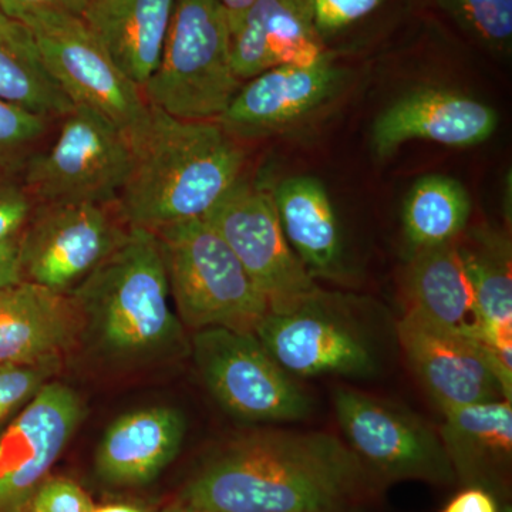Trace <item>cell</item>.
Listing matches in <instances>:
<instances>
[{"label":"cell","mask_w":512,"mask_h":512,"mask_svg":"<svg viewBox=\"0 0 512 512\" xmlns=\"http://www.w3.org/2000/svg\"><path fill=\"white\" fill-rule=\"evenodd\" d=\"M441 512H501V503L494 494L480 487H463Z\"/></svg>","instance_id":"cell-34"},{"label":"cell","mask_w":512,"mask_h":512,"mask_svg":"<svg viewBox=\"0 0 512 512\" xmlns=\"http://www.w3.org/2000/svg\"><path fill=\"white\" fill-rule=\"evenodd\" d=\"M128 229L117 204H37L19 237L23 281L70 295Z\"/></svg>","instance_id":"cell-11"},{"label":"cell","mask_w":512,"mask_h":512,"mask_svg":"<svg viewBox=\"0 0 512 512\" xmlns=\"http://www.w3.org/2000/svg\"><path fill=\"white\" fill-rule=\"evenodd\" d=\"M63 362L37 363L26 366H0V431L33 399L36 394L55 380Z\"/></svg>","instance_id":"cell-29"},{"label":"cell","mask_w":512,"mask_h":512,"mask_svg":"<svg viewBox=\"0 0 512 512\" xmlns=\"http://www.w3.org/2000/svg\"><path fill=\"white\" fill-rule=\"evenodd\" d=\"M55 140L23 165L36 204H116L133 165V146L106 117L74 104Z\"/></svg>","instance_id":"cell-7"},{"label":"cell","mask_w":512,"mask_h":512,"mask_svg":"<svg viewBox=\"0 0 512 512\" xmlns=\"http://www.w3.org/2000/svg\"><path fill=\"white\" fill-rule=\"evenodd\" d=\"M255 335L295 379H373L399 348L397 320L383 305L320 286L289 311L266 313Z\"/></svg>","instance_id":"cell-4"},{"label":"cell","mask_w":512,"mask_h":512,"mask_svg":"<svg viewBox=\"0 0 512 512\" xmlns=\"http://www.w3.org/2000/svg\"><path fill=\"white\" fill-rule=\"evenodd\" d=\"M171 298L185 328L255 333L268 303L221 235L204 218L156 231Z\"/></svg>","instance_id":"cell-6"},{"label":"cell","mask_w":512,"mask_h":512,"mask_svg":"<svg viewBox=\"0 0 512 512\" xmlns=\"http://www.w3.org/2000/svg\"><path fill=\"white\" fill-rule=\"evenodd\" d=\"M439 433L458 483L490 491L500 503L510 494L512 403L470 404L443 413Z\"/></svg>","instance_id":"cell-20"},{"label":"cell","mask_w":512,"mask_h":512,"mask_svg":"<svg viewBox=\"0 0 512 512\" xmlns=\"http://www.w3.org/2000/svg\"><path fill=\"white\" fill-rule=\"evenodd\" d=\"M33 204L20 174L0 171V241L22 232L35 208Z\"/></svg>","instance_id":"cell-32"},{"label":"cell","mask_w":512,"mask_h":512,"mask_svg":"<svg viewBox=\"0 0 512 512\" xmlns=\"http://www.w3.org/2000/svg\"><path fill=\"white\" fill-rule=\"evenodd\" d=\"M474 42L495 56H510L512 0H436Z\"/></svg>","instance_id":"cell-27"},{"label":"cell","mask_w":512,"mask_h":512,"mask_svg":"<svg viewBox=\"0 0 512 512\" xmlns=\"http://www.w3.org/2000/svg\"><path fill=\"white\" fill-rule=\"evenodd\" d=\"M204 220L237 256L269 312L289 311L319 288L289 245L266 188L239 178Z\"/></svg>","instance_id":"cell-12"},{"label":"cell","mask_w":512,"mask_h":512,"mask_svg":"<svg viewBox=\"0 0 512 512\" xmlns=\"http://www.w3.org/2000/svg\"><path fill=\"white\" fill-rule=\"evenodd\" d=\"M0 100L47 120L60 119L73 101L47 70L32 30L0 12Z\"/></svg>","instance_id":"cell-24"},{"label":"cell","mask_w":512,"mask_h":512,"mask_svg":"<svg viewBox=\"0 0 512 512\" xmlns=\"http://www.w3.org/2000/svg\"><path fill=\"white\" fill-rule=\"evenodd\" d=\"M220 0H175L160 60L143 92L175 119L215 121L241 87Z\"/></svg>","instance_id":"cell-5"},{"label":"cell","mask_w":512,"mask_h":512,"mask_svg":"<svg viewBox=\"0 0 512 512\" xmlns=\"http://www.w3.org/2000/svg\"><path fill=\"white\" fill-rule=\"evenodd\" d=\"M333 407L346 446L380 484L457 483L439 430L420 414L346 387L333 393Z\"/></svg>","instance_id":"cell-8"},{"label":"cell","mask_w":512,"mask_h":512,"mask_svg":"<svg viewBox=\"0 0 512 512\" xmlns=\"http://www.w3.org/2000/svg\"><path fill=\"white\" fill-rule=\"evenodd\" d=\"M390 0H311L313 25L323 45L359 29L363 23L375 18Z\"/></svg>","instance_id":"cell-30"},{"label":"cell","mask_w":512,"mask_h":512,"mask_svg":"<svg viewBox=\"0 0 512 512\" xmlns=\"http://www.w3.org/2000/svg\"><path fill=\"white\" fill-rule=\"evenodd\" d=\"M326 52L311 0H255L231 32L232 64L241 82L274 67L315 63Z\"/></svg>","instance_id":"cell-19"},{"label":"cell","mask_w":512,"mask_h":512,"mask_svg":"<svg viewBox=\"0 0 512 512\" xmlns=\"http://www.w3.org/2000/svg\"><path fill=\"white\" fill-rule=\"evenodd\" d=\"M163 512H205V511L192 510V508L184 507V505L178 504L177 501H175L174 504L167 505V507L163 508Z\"/></svg>","instance_id":"cell-38"},{"label":"cell","mask_w":512,"mask_h":512,"mask_svg":"<svg viewBox=\"0 0 512 512\" xmlns=\"http://www.w3.org/2000/svg\"><path fill=\"white\" fill-rule=\"evenodd\" d=\"M382 488L335 434L259 429L205 458L177 503L205 512H350Z\"/></svg>","instance_id":"cell-1"},{"label":"cell","mask_w":512,"mask_h":512,"mask_svg":"<svg viewBox=\"0 0 512 512\" xmlns=\"http://www.w3.org/2000/svg\"><path fill=\"white\" fill-rule=\"evenodd\" d=\"M93 500L72 478L49 476L37 487L26 512H90Z\"/></svg>","instance_id":"cell-31"},{"label":"cell","mask_w":512,"mask_h":512,"mask_svg":"<svg viewBox=\"0 0 512 512\" xmlns=\"http://www.w3.org/2000/svg\"><path fill=\"white\" fill-rule=\"evenodd\" d=\"M244 163L238 141L215 121L175 119L151 107L117 208L128 227L153 232L205 218L242 177Z\"/></svg>","instance_id":"cell-3"},{"label":"cell","mask_w":512,"mask_h":512,"mask_svg":"<svg viewBox=\"0 0 512 512\" xmlns=\"http://www.w3.org/2000/svg\"><path fill=\"white\" fill-rule=\"evenodd\" d=\"M80 345L72 296L22 281L0 291V366L53 362Z\"/></svg>","instance_id":"cell-18"},{"label":"cell","mask_w":512,"mask_h":512,"mask_svg":"<svg viewBox=\"0 0 512 512\" xmlns=\"http://www.w3.org/2000/svg\"><path fill=\"white\" fill-rule=\"evenodd\" d=\"M90 512H163V510H154V508L144 507V505L140 504L107 503L94 504Z\"/></svg>","instance_id":"cell-37"},{"label":"cell","mask_w":512,"mask_h":512,"mask_svg":"<svg viewBox=\"0 0 512 512\" xmlns=\"http://www.w3.org/2000/svg\"><path fill=\"white\" fill-rule=\"evenodd\" d=\"M404 301V313L421 322L471 339L483 336V318L456 241L413 252Z\"/></svg>","instance_id":"cell-21"},{"label":"cell","mask_w":512,"mask_h":512,"mask_svg":"<svg viewBox=\"0 0 512 512\" xmlns=\"http://www.w3.org/2000/svg\"><path fill=\"white\" fill-rule=\"evenodd\" d=\"M220 2L224 6L225 12H227L229 28L232 32L242 16L254 5L255 0H220Z\"/></svg>","instance_id":"cell-36"},{"label":"cell","mask_w":512,"mask_h":512,"mask_svg":"<svg viewBox=\"0 0 512 512\" xmlns=\"http://www.w3.org/2000/svg\"><path fill=\"white\" fill-rule=\"evenodd\" d=\"M47 70L73 104L106 117L138 143L150 126L151 106L136 83L117 66L82 18L37 13L23 19Z\"/></svg>","instance_id":"cell-10"},{"label":"cell","mask_w":512,"mask_h":512,"mask_svg":"<svg viewBox=\"0 0 512 512\" xmlns=\"http://www.w3.org/2000/svg\"><path fill=\"white\" fill-rule=\"evenodd\" d=\"M269 191L285 237L312 278L340 281L346 275L342 229L322 181L296 175Z\"/></svg>","instance_id":"cell-22"},{"label":"cell","mask_w":512,"mask_h":512,"mask_svg":"<svg viewBox=\"0 0 512 512\" xmlns=\"http://www.w3.org/2000/svg\"><path fill=\"white\" fill-rule=\"evenodd\" d=\"M191 355L215 402L248 423H288L313 413L298 379L269 355L255 333L208 328L194 332Z\"/></svg>","instance_id":"cell-9"},{"label":"cell","mask_w":512,"mask_h":512,"mask_svg":"<svg viewBox=\"0 0 512 512\" xmlns=\"http://www.w3.org/2000/svg\"><path fill=\"white\" fill-rule=\"evenodd\" d=\"M50 120L0 100V171L22 174Z\"/></svg>","instance_id":"cell-28"},{"label":"cell","mask_w":512,"mask_h":512,"mask_svg":"<svg viewBox=\"0 0 512 512\" xmlns=\"http://www.w3.org/2000/svg\"><path fill=\"white\" fill-rule=\"evenodd\" d=\"M346 80L330 50L312 64L274 67L242 82L215 123L237 141L271 137L322 109Z\"/></svg>","instance_id":"cell-14"},{"label":"cell","mask_w":512,"mask_h":512,"mask_svg":"<svg viewBox=\"0 0 512 512\" xmlns=\"http://www.w3.org/2000/svg\"><path fill=\"white\" fill-rule=\"evenodd\" d=\"M80 345L123 367L154 365L191 352L171 309L170 285L156 232L130 227L119 247L72 293Z\"/></svg>","instance_id":"cell-2"},{"label":"cell","mask_w":512,"mask_h":512,"mask_svg":"<svg viewBox=\"0 0 512 512\" xmlns=\"http://www.w3.org/2000/svg\"><path fill=\"white\" fill-rule=\"evenodd\" d=\"M175 0H87L82 19L140 89L156 70Z\"/></svg>","instance_id":"cell-23"},{"label":"cell","mask_w":512,"mask_h":512,"mask_svg":"<svg viewBox=\"0 0 512 512\" xmlns=\"http://www.w3.org/2000/svg\"><path fill=\"white\" fill-rule=\"evenodd\" d=\"M470 195L447 175H426L413 185L403 210L404 235L414 251L457 241L470 221Z\"/></svg>","instance_id":"cell-26"},{"label":"cell","mask_w":512,"mask_h":512,"mask_svg":"<svg viewBox=\"0 0 512 512\" xmlns=\"http://www.w3.org/2000/svg\"><path fill=\"white\" fill-rule=\"evenodd\" d=\"M350 512H360V511H350Z\"/></svg>","instance_id":"cell-39"},{"label":"cell","mask_w":512,"mask_h":512,"mask_svg":"<svg viewBox=\"0 0 512 512\" xmlns=\"http://www.w3.org/2000/svg\"><path fill=\"white\" fill-rule=\"evenodd\" d=\"M456 242L483 318L481 342L512 345L510 241L500 232L483 227Z\"/></svg>","instance_id":"cell-25"},{"label":"cell","mask_w":512,"mask_h":512,"mask_svg":"<svg viewBox=\"0 0 512 512\" xmlns=\"http://www.w3.org/2000/svg\"><path fill=\"white\" fill-rule=\"evenodd\" d=\"M397 343L441 413L470 404L511 402L480 340L404 313L397 320Z\"/></svg>","instance_id":"cell-15"},{"label":"cell","mask_w":512,"mask_h":512,"mask_svg":"<svg viewBox=\"0 0 512 512\" xmlns=\"http://www.w3.org/2000/svg\"><path fill=\"white\" fill-rule=\"evenodd\" d=\"M84 416L80 394L52 380L0 431V512H26Z\"/></svg>","instance_id":"cell-13"},{"label":"cell","mask_w":512,"mask_h":512,"mask_svg":"<svg viewBox=\"0 0 512 512\" xmlns=\"http://www.w3.org/2000/svg\"><path fill=\"white\" fill-rule=\"evenodd\" d=\"M498 123V113L490 104L453 90L426 87L400 97L379 114L372 144L379 157L390 156L413 140L474 147L490 140Z\"/></svg>","instance_id":"cell-16"},{"label":"cell","mask_w":512,"mask_h":512,"mask_svg":"<svg viewBox=\"0 0 512 512\" xmlns=\"http://www.w3.org/2000/svg\"><path fill=\"white\" fill-rule=\"evenodd\" d=\"M19 235L0 241V291L23 281Z\"/></svg>","instance_id":"cell-35"},{"label":"cell","mask_w":512,"mask_h":512,"mask_svg":"<svg viewBox=\"0 0 512 512\" xmlns=\"http://www.w3.org/2000/svg\"><path fill=\"white\" fill-rule=\"evenodd\" d=\"M185 436L187 420L175 407L151 406L121 414L101 437L94 473L109 487L151 484L178 457Z\"/></svg>","instance_id":"cell-17"},{"label":"cell","mask_w":512,"mask_h":512,"mask_svg":"<svg viewBox=\"0 0 512 512\" xmlns=\"http://www.w3.org/2000/svg\"><path fill=\"white\" fill-rule=\"evenodd\" d=\"M87 0H0V12L19 20L37 13H64L82 18Z\"/></svg>","instance_id":"cell-33"}]
</instances>
